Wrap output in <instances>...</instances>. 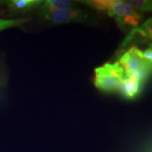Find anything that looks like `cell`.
<instances>
[{
    "label": "cell",
    "instance_id": "4",
    "mask_svg": "<svg viewBox=\"0 0 152 152\" xmlns=\"http://www.w3.org/2000/svg\"><path fill=\"white\" fill-rule=\"evenodd\" d=\"M142 84L137 78L132 75L124 76L118 91L127 99H134L141 92Z\"/></svg>",
    "mask_w": 152,
    "mask_h": 152
},
{
    "label": "cell",
    "instance_id": "11",
    "mask_svg": "<svg viewBox=\"0 0 152 152\" xmlns=\"http://www.w3.org/2000/svg\"><path fill=\"white\" fill-rule=\"evenodd\" d=\"M125 1L134 10L152 12V0H128Z\"/></svg>",
    "mask_w": 152,
    "mask_h": 152
},
{
    "label": "cell",
    "instance_id": "9",
    "mask_svg": "<svg viewBox=\"0 0 152 152\" xmlns=\"http://www.w3.org/2000/svg\"><path fill=\"white\" fill-rule=\"evenodd\" d=\"M134 11H136V10H134L125 1L114 0V2L107 14L109 16L114 17L115 19L123 18L128 15L133 14Z\"/></svg>",
    "mask_w": 152,
    "mask_h": 152
},
{
    "label": "cell",
    "instance_id": "15",
    "mask_svg": "<svg viewBox=\"0 0 152 152\" xmlns=\"http://www.w3.org/2000/svg\"><path fill=\"white\" fill-rule=\"evenodd\" d=\"M150 152H152V149H151V151H150Z\"/></svg>",
    "mask_w": 152,
    "mask_h": 152
},
{
    "label": "cell",
    "instance_id": "8",
    "mask_svg": "<svg viewBox=\"0 0 152 152\" xmlns=\"http://www.w3.org/2000/svg\"><path fill=\"white\" fill-rule=\"evenodd\" d=\"M142 18H143V15L136 11L133 14L128 15L123 18H115V21L119 28L122 30L131 29V31L132 30L138 27Z\"/></svg>",
    "mask_w": 152,
    "mask_h": 152
},
{
    "label": "cell",
    "instance_id": "12",
    "mask_svg": "<svg viewBox=\"0 0 152 152\" xmlns=\"http://www.w3.org/2000/svg\"><path fill=\"white\" fill-rule=\"evenodd\" d=\"M30 20V18H22L14 19H2L0 18V32L10 28L17 27L26 23Z\"/></svg>",
    "mask_w": 152,
    "mask_h": 152
},
{
    "label": "cell",
    "instance_id": "2",
    "mask_svg": "<svg viewBox=\"0 0 152 152\" xmlns=\"http://www.w3.org/2000/svg\"><path fill=\"white\" fill-rule=\"evenodd\" d=\"M124 70L118 62L106 63L94 69V84L102 92H117L124 79Z\"/></svg>",
    "mask_w": 152,
    "mask_h": 152
},
{
    "label": "cell",
    "instance_id": "10",
    "mask_svg": "<svg viewBox=\"0 0 152 152\" xmlns=\"http://www.w3.org/2000/svg\"><path fill=\"white\" fill-rule=\"evenodd\" d=\"M91 8L99 11L109 12L110 8L114 2V0H87V1H81Z\"/></svg>",
    "mask_w": 152,
    "mask_h": 152
},
{
    "label": "cell",
    "instance_id": "13",
    "mask_svg": "<svg viewBox=\"0 0 152 152\" xmlns=\"http://www.w3.org/2000/svg\"><path fill=\"white\" fill-rule=\"evenodd\" d=\"M143 57L145 58L147 61H149L150 64H152V49L148 48L142 52Z\"/></svg>",
    "mask_w": 152,
    "mask_h": 152
},
{
    "label": "cell",
    "instance_id": "7",
    "mask_svg": "<svg viewBox=\"0 0 152 152\" xmlns=\"http://www.w3.org/2000/svg\"><path fill=\"white\" fill-rule=\"evenodd\" d=\"M76 4L73 1L67 0H46L44 1L40 7L39 14L43 15L52 11L65 9H75Z\"/></svg>",
    "mask_w": 152,
    "mask_h": 152
},
{
    "label": "cell",
    "instance_id": "6",
    "mask_svg": "<svg viewBox=\"0 0 152 152\" xmlns=\"http://www.w3.org/2000/svg\"><path fill=\"white\" fill-rule=\"evenodd\" d=\"M42 0H9L5 2L11 12L23 14L42 5Z\"/></svg>",
    "mask_w": 152,
    "mask_h": 152
},
{
    "label": "cell",
    "instance_id": "5",
    "mask_svg": "<svg viewBox=\"0 0 152 152\" xmlns=\"http://www.w3.org/2000/svg\"><path fill=\"white\" fill-rule=\"evenodd\" d=\"M137 37L144 38L147 40H152V17L147 19L141 26L131 30L124 40L123 41L121 47H125L130 44Z\"/></svg>",
    "mask_w": 152,
    "mask_h": 152
},
{
    "label": "cell",
    "instance_id": "14",
    "mask_svg": "<svg viewBox=\"0 0 152 152\" xmlns=\"http://www.w3.org/2000/svg\"><path fill=\"white\" fill-rule=\"evenodd\" d=\"M149 48H151L152 49V43H151L149 45Z\"/></svg>",
    "mask_w": 152,
    "mask_h": 152
},
{
    "label": "cell",
    "instance_id": "1",
    "mask_svg": "<svg viewBox=\"0 0 152 152\" xmlns=\"http://www.w3.org/2000/svg\"><path fill=\"white\" fill-rule=\"evenodd\" d=\"M118 63L124 70V76L132 75L144 83L152 74V64L143 57L142 52L136 47L126 51Z\"/></svg>",
    "mask_w": 152,
    "mask_h": 152
},
{
    "label": "cell",
    "instance_id": "3",
    "mask_svg": "<svg viewBox=\"0 0 152 152\" xmlns=\"http://www.w3.org/2000/svg\"><path fill=\"white\" fill-rule=\"evenodd\" d=\"M41 16L53 24H66L86 20L89 14L86 11L75 8L54 11Z\"/></svg>",
    "mask_w": 152,
    "mask_h": 152
},
{
    "label": "cell",
    "instance_id": "16",
    "mask_svg": "<svg viewBox=\"0 0 152 152\" xmlns=\"http://www.w3.org/2000/svg\"><path fill=\"white\" fill-rule=\"evenodd\" d=\"M1 1H0V3H1Z\"/></svg>",
    "mask_w": 152,
    "mask_h": 152
}]
</instances>
